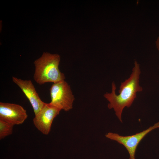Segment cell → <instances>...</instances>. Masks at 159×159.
<instances>
[{
    "label": "cell",
    "instance_id": "cell-1",
    "mask_svg": "<svg viewBox=\"0 0 159 159\" xmlns=\"http://www.w3.org/2000/svg\"><path fill=\"white\" fill-rule=\"evenodd\" d=\"M134 66L129 77L122 82L118 90L119 94L115 92L116 85L114 82L112 84L111 93L106 92L104 97L109 102L107 107L113 109L119 120L122 122V114L124 109L129 107L136 98L137 93L142 92V87L139 85L140 76L141 73L139 64L135 61Z\"/></svg>",
    "mask_w": 159,
    "mask_h": 159
},
{
    "label": "cell",
    "instance_id": "cell-2",
    "mask_svg": "<svg viewBox=\"0 0 159 159\" xmlns=\"http://www.w3.org/2000/svg\"><path fill=\"white\" fill-rule=\"evenodd\" d=\"M60 60V56L58 54L43 53L34 62L35 70L33 78L35 81L42 85L48 82L54 83L64 80L65 75L59 68Z\"/></svg>",
    "mask_w": 159,
    "mask_h": 159
},
{
    "label": "cell",
    "instance_id": "cell-3",
    "mask_svg": "<svg viewBox=\"0 0 159 159\" xmlns=\"http://www.w3.org/2000/svg\"><path fill=\"white\" fill-rule=\"evenodd\" d=\"M50 93L49 103L52 105L65 111L72 109L75 98L70 86L64 80L53 83Z\"/></svg>",
    "mask_w": 159,
    "mask_h": 159
},
{
    "label": "cell",
    "instance_id": "cell-4",
    "mask_svg": "<svg viewBox=\"0 0 159 159\" xmlns=\"http://www.w3.org/2000/svg\"><path fill=\"white\" fill-rule=\"evenodd\" d=\"M158 128H159V122L155 123L148 129L132 135L124 136L117 133L109 132L105 136L107 138L116 141L119 144L122 145L129 153V159H135V152L140 141L148 133Z\"/></svg>",
    "mask_w": 159,
    "mask_h": 159
},
{
    "label": "cell",
    "instance_id": "cell-5",
    "mask_svg": "<svg viewBox=\"0 0 159 159\" xmlns=\"http://www.w3.org/2000/svg\"><path fill=\"white\" fill-rule=\"evenodd\" d=\"M61 110L49 103H45L40 110L35 115L33 120L34 125L43 134L48 135L54 119Z\"/></svg>",
    "mask_w": 159,
    "mask_h": 159
},
{
    "label": "cell",
    "instance_id": "cell-6",
    "mask_svg": "<svg viewBox=\"0 0 159 159\" xmlns=\"http://www.w3.org/2000/svg\"><path fill=\"white\" fill-rule=\"evenodd\" d=\"M28 117L26 111L21 105L0 102V120L15 125L22 124Z\"/></svg>",
    "mask_w": 159,
    "mask_h": 159
},
{
    "label": "cell",
    "instance_id": "cell-7",
    "mask_svg": "<svg viewBox=\"0 0 159 159\" xmlns=\"http://www.w3.org/2000/svg\"><path fill=\"white\" fill-rule=\"evenodd\" d=\"M13 82L21 90L28 99L33 109L35 115L38 113L44 105L45 102L41 99L32 82L12 77Z\"/></svg>",
    "mask_w": 159,
    "mask_h": 159
},
{
    "label": "cell",
    "instance_id": "cell-8",
    "mask_svg": "<svg viewBox=\"0 0 159 159\" xmlns=\"http://www.w3.org/2000/svg\"><path fill=\"white\" fill-rule=\"evenodd\" d=\"M13 125L0 120V139L11 135L13 131Z\"/></svg>",
    "mask_w": 159,
    "mask_h": 159
},
{
    "label": "cell",
    "instance_id": "cell-9",
    "mask_svg": "<svg viewBox=\"0 0 159 159\" xmlns=\"http://www.w3.org/2000/svg\"><path fill=\"white\" fill-rule=\"evenodd\" d=\"M156 44L157 48L159 51V37L158 38V39L156 42Z\"/></svg>",
    "mask_w": 159,
    "mask_h": 159
}]
</instances>
